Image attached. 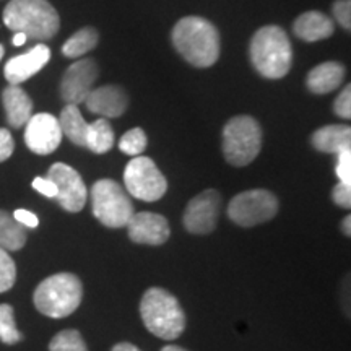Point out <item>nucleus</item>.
I'll return each mask as SVG.
<instances>
[{"label": "nucleus", "instance_id": "24", "mask_svg": "<svg viewBox=\"0 0 351 351\" xmlns=\"http://www.w3.org/2000/svg\"><path fill=\"white\" fill-rule=\"evenodd\" d=\"M99 41V34L95 28L86 26V28L78 29L75 34H72L62 46V54L70 59L85 56L86 52L95 49Z\"/></svg>", "mask_w": 351, "mask_h": 351}, {"label": "nucleus", "instance_id": "20", "mask_svg": "<svg viewBox=\"0 0 351 351\" xmlns=\"http://www.w3.org/2000/svg\"><path fill=\"white\" fill-rule=\"evenodd\" d=\"M313 147L322 153L339 155L340 152L351 148V129L348 125H326L313 134Z\"/></svg>", "mask_w": 351, "mask_h": 351}, {"label": "nucleus", "instance_id": "21", "mask_svg": "<svg viewBox=\"0 0 351 351\" xmlns=\"http://www.w3.org/2000/svg\"><path fill=\"white\" fill-rule=\"evenodd\" d=\"M59 125L62 129V135H65L70 142L78 145V147H85L88 122L83 119L78 106L67 104L60 112Z\"/></svg>", "mask_w": 351, "mask_h": 351}, {"label": "nucleus", "instance_id": "13", "mask_svg": "<svg viewBox=\"0 0 351 351\" xmlns=\"http://www.w3.org/2000/svg\"><path fill=\"white\" fill-rule=\"evenodd\" d=\"M98 73V65L93 59H83L70 65L60 82V96L65 103L75 106L85 103L88 95L93 90Z\"/></svg>", "mask_w": 351, "mask_h": 351}, {"label": "nucleus", "instance_id": "35", "mask_svg": "<svg viewBox=\"0 0 351 351\" xmlns=\"http://www.w3.org/2000/svg\"><path fill=\"white\" fill-rule=\"evenodd\" d=\"M13 218H15L16 221H19L20 225L25 228H36L39 225V219L36 215H34L33 212H28V210H23V208L15 210Z\"/></svg>", "mask_w": 351, "mask_h": 351}, {"label": "nucleus", "instance_id": "29", "mask_svg": "<svg viewBox=\"0 0 351 351\" xmlns=\"http://www.w3.org/2000/svg\"><path fill=\"white\" fill-rule=\"evenodd\" d=\"M333 16L339 21L341 28H345L346 32H350L351 28V2L350 0H337L333 3Z\"/></svg>", "mask_w": 351, "mask_h": 351}, {"label": "nucleus", "instance_id": "22", "mask_svg": "<svg viewBox=\"0 0 351 351\" xmlns=\"http://www.w3.org/2000/svg\"><path fill=\"white\" fill-rule=\"evenodd\" d=\"M26 244V228L13 215L0 210V247L5 251H20Z\"/></svg>", "mask_w": 351, "mask_h": 351}, {"label": "nucleus", "instance_id": "38", "mask_svg": "<svg viewBox=\"0 0 351 351\" xmlns=\"http://www.w3.org/2000/svg\"><path fill=\"white\" fill-rule=\"evenodd\" d=\"M341 230H343L345 236H351V218L346 217L341 223Z\"/></svg>", "mask_w": 351, "mask_h": 351}, {"label": "nucleus", "instance_id": "1", "mask_svg": "<svg viewBox=\"0 0 351 351\" xmlns=\"http://www.w3.org/2000/svg\"><path fill=\"white\" fill-rule=\"evenodd\" d=\"M176 51L194 67L207 69L219 57V34L215 25L202 16H186L173 28Z\"/></svg>", "mask_w": 351, "mask_h": 351}, {"label": "nucleus", "instance_id": "36", "mask_svg": "<svg viewBox=\"0 0 351 351\" xmlns=\"http://www.w3.org/2000/svg\"><path fill=\"white\" fill-rule=\"evenodd\" d=\"M111 351H142L140 348H137L135 345L127 343V341H122V343L114 345V348Z\"/></svg>", "mask_w": 351, "mask_h": 351}, {"label": "nucleus", "instance_id": "27", "mask_svg": "<svg viewBox=\"0 0 351 351\" xmlns=\"http://www.w3.org/2000/svg\"><path fill=\"white\" fill-rule=\"evenodd\" d=\"M147 134L140 127H135V129H130L127 134L122 135L119 148L125 155L140 156L145 152V148H147Z\"/></svg>", "mask_w": 351, "mask_h": 351}, {"label": "nucleus", "instance_id": "17", "mask_svg": "<svg viewBox=\"0 0 351 351\" xmlns=\"http://www.w3.org/2000/svg\"><path fill=\"white\" fill-rule=\"evenodd\" d=\"M3 108H5L7 122L13 129H21L33 116V101L21 90L20 85H10L2 93Z\"/></svg>", "mask_w": 351, "mask_h": 351}, {"label": "nucleus", "instance_id": "28", "mask_svg": "<svg viewBox=\"0 0 351 351\" xmlns=\"http://www.w3.org/2000/svg\"><path fill=\"white\" fill-rule=\"evenodd\" d=\"M16 280V265L5 249L0 247V293L12 289Z\"/></svg>", "mask_w": 351, "mask_h": 351}, {"label": "nucleus", "instance_id": "18", "mask_svg": "<svg viewBox=\"0 0 351 351\" xmlns=\"http://www.w3.org/2000/svg\"><path fill=\"white\" fill-rule=\"evenodd\" d=\"M293 29H295L296 36L301 38L302 41L314 43L330 38L335 32V26H333L332 19H328L326 13L313 10L298 16L295 25H293Z\"/></svg>", "mask_w": 351, "mask_h": 351}, {"label": "nucleus", "instance_id": "32", "mask_svg": "<svg viewBox=\"0 0 351 351\" xmlns=\"http://www.w3.org/2000/svg\"><path fill=\"white\" fill-rule=\"evenodd\" d=\"M332 199L341 208L351 207V184L339 182L332 191Z\"/></svg>", "mask_w": 351, "mask_h": 351}, {"label": "nucleus", "instance_id": "15", "mask_svg": "<svg viewBox=\"0 0 351 351\" xmlns=\"http://www.w3.org/2000/svg\"><path fill=\"white\" fill-rule=\"evenodd\" d=\"M51 49L46 44H38L33 49H29L26 54L12 57L5 64L3 73H5L7 82L10 85H20L32 78L41 70L44 65L49 62Z\"/></svg>", "mask_w": 351, "mask_h": 351}, {"label": "nucleus", "instance_id": "14", "mask_svg": "<svg viewBox=\"0 0 351 351\" xmlns=\"http://www.w3.org/2000/svg\"><path fill=\"white\" fill-rule=\"evenodd\" d=\"M125 226L129 238L137 244L161 245L171 236L168 219L152 212L134 213Z\"/></svg>", "mask_w": 351, "mask_h": 351}, {"label": "nucleus", "instance_id": "7", "mask_svg": "<svg viewBox=\"0 0 351 351\" xmlns=\"http://www.w3.org/2000/svg\"><path fill=\"white\" fill-rule=\"evenodd\" d=\"M91 207L95 218L108 228H124L135 213L129 195L112 179H99L93 184Z\"/></svg>", "mask_w": 351, "mask_h": 351}, {"label": "nucleus", "instance_id": "30", "mask_svg": "<svg viewBox=\"0 0 351 351\" xmlns=\"http://www.w3.org/2000/svg\"><path fill=\"white\" fill-rule=\"evenodd\" d=\"M339 160H337V176H339L340 182L351 184V148L340 152Z\"/></svg>", "mask_w": 351, "mask_h": 351}, {"label": "nucleus", "instance_id": "6", "mask_svg": "<svg viewBox=\"0 0 351 351\" xmlns=\"http://www.w3.org/2000/svg\"><path fill=\"white\" fill-rule=\"evenodd\" d=\"M262 148V129L251 116H236L223 129V155L232 166H247Z\"/></svg>", "mask_w": 351, "mask_h": 351}, {"label": "nucleus", "instance_id": "16", "mask_svg": "<svg viewBox=\"0 0 351 351\" xmlns=\"http://www.w3.org/2000/svg\"><path fill=\"white\" fill-rule=\"evenodd\" d=\"M88 111L103 116L104 119H116L125 112L129 106V98L124 88L117 85H104L93 88L85 99Z\"/></svg>", "mask_w": 351, "mask_h": 351}, {"label": "nucleus", "instance_id": "19", "mask_svg": "<svg viewBox=\"0 0 351 351\" xmlns=\"http://www.w3.org/2000/svg\"><path fill=\"white\" fill-rule=\"evenodd\" d=\"M345 78V67L340 62H324L314 67L307 75V88L315 95H327L335 91Z\"/></svg>", "mask_w": 351, "mask_h": 351}, {"label": "nucleus", "instance_id": "34", "mask_svg": "<svg viewBox=\"0 0 351 351\" xmlns=\"http://www.w3.org/2000/svg\"><path fill=\"white\" fill-rule=\"evenodd\" d=\"M33 189H36L39 194L49 197V199H56L57 195V189L54 186V182L47 178H34L33 181Z\"/></svg>", "mask_w": 351, "mask_h": 351}, {"label": "nucleus", "instance_id": "9", "mask_svg": "<svg viewBox=\"0 0 351 351\" xmlns=\"http://www.w3.org/2000/svg\"><path fill=\"white\" fill-rule=\"evenodd\" d=\"M124 184L132 197L143 202L160 200L168 191L163 173L148 156H135L129 161L124 171Z\"/></svg>", "mask_w": 351, "mask_h": 351}, {"label": "nucleus", "instance_id": "3", "mask_svg": "<svg viewBox=\"0 0 351 351\" xmlns=\"http://www.w3.org/2000/svg\"><path fill=\"white\" fill-rule=\"evenodd\" d=\"M3 23L26 38L51 39L60 28L59 13L47 0H10L3 10Z\"/></svg>", "mask_w": 351, "mask_h": 351}, {"label": "nucleus", "instance_id": "31", "mask_svg": "<svg viewBox=\"0 0 351 351\" xmlns=\"http://www.w3.org/2000/svg\"><path fill=\"white\" fill-rule=\"evenodd\" d=\"M333 111L341 119H350L351 117V88L350 85L345 86V90L337 96L335 104H333Z\"/></svg>", "mask_w": 351, "mask_h": 351}, {"label": "nucleus", "instance_id": "40", "mask_svg": "<svg viewBox=\"0 0 351 351\" xmlns=\"http://www.w3.org/2000/svg\"><path fill=\"white\" fill-rule=\"evenodd\" d=\"M3 52H5V49H3V46H2V44H0V60H2V57H3Z\"/></svg>", "mask_w": 351, "mask_h": 351}, {"label": "nucleus", "instance_id": "12", "mask_svg": "<svg viewBox=\"0 0 351 351\" xmlns=\"http://www.w3.org/2000/svg\"><path fill=\"white\" fill-rule=\"evenodd\" d=\"M62 142L59 119L49 112H39L29 117L25 125V143L36 155H51Z\"/></svg>", "mask_w": 351, "mask_h": 351}, {"label": "nucleus", "instance_id": "10", "mask_svg": "<svg viewBox=\"0 0 351 351\" xmlns=\"http://www.w3.org/2000/svg\"><path fill=\"white\" fill-rule=\"evenodd\" d=\"M47 179L54 182L57 189L56 199L60 207L70 213H78L85 207L88 192L82 176L72 166L64 163L52 165L47 171Z\"/></svg>", "mask_w": 351, "mask_h": 351}, {"label": "nucleus", "instance_id": "25", "mask_svg": "<svg viewBox=\"0 0 351 351\" xmlns=\"http://www.w3.org/2000/svg\"><path fill=\"white\" fill-rule=\"evenodd\" d=\"M23 340V335L19 332L10 304H0V341L5 345H15Z\"/></svg>", "mask_w": 351, "mask_h": 351}, {"label": "nucleus", "instance_id": "26", "mask_svg": "<svg viewBox=\"0 0 351 351\" xmlns=\"http://www.w3.org/2000/svg\"><path fill=\"white\" fill-rule=\"evenodd\" d=\"M49 351H88L82 333L73 328L59 332L49 343Z\"/></svg>", "mask_w": 351, "mask_h": 351}, {"label": "nucleus", "instance_id": "11", "mask_svg": "<svg viewBox=\"0 0 351 351\" xmlns=\"http://www.w3.org/2000/svg\"><path fill=\"white\" fill-rule=\"evenodd\" d=\"M221 197L217 191L208 189L195 195L184 212V228L192 234H210L217 228Z\"/></svg>", "mask_w": 351, "mask_h": 351}, {"label": "nucleus", "instance_id": "4", "mask_svg": "<svg viewBox=\"0 0 351 351\" xmlns=\"http://www.w3.org/2000/svg\"><path fill=\"white\" fill-rule=\"evenodd\" d=\"M140 315L147 330L163 340L181 337L186 328V314L181 304L163 288H150L140 302Z\"/></svg>", "mask_w": 351, "mask_h": 351}, {"label": "nucleus", "instance_id": "8", "mask_svg": "<svg viewBox=\"0 0 351 351\" xmlns=\"http://www.w3.org/2000/svg\"><path fill=\"white\" fill-rule=\"evenodd\" d=\"M278 213V200L270 191L254 189L241 192L228 205V217L236 225L251 228L270 221Z\"/></svg>", "mask_w": 351, "mask_h": 351}, {"label": "nucleus", "instance_id": "5", "mask_svg": "<svg viewBox=\"0 0 351 351\" xmlns=\"http://www.w3.org/2000/svg\"><path fill=\"white\" fill-rule=\"evenodd\" d=\"M83 285L77 275L56 274L38 285L33 295L39 313L52 319H62L73 314L82 304Z\"/></svg>", "mask_w": 351, "mask_h": 351}, {"label": "nucleus", "instance_id": "33", "mask_svg": "<svg viewBox=\"0 0 351 351\" xmlns=\"http://www.w3.org/2000/svg\"><path fill=\"white\" fill-rule=\"evenodd\" d=\"M13 150H15V142H13L10 130L0 129V163L7 161Z\"/></svg>", "mask_w": 351, "mask_h": 351}, {"label": "nucleus", "instance_id": "23", "mask_svg": "<svg viewBox=\"0 0 351 351\" xmlns=\"http://www.w3.org/2000/svg\"><path fill=\"white\" fill-rule=\"evenodd\" d=\"M112 145H114V130L111 124L108 122V119L99 117V119H96L93 122V124H88L86 143H85L86 148H90L93 153H98V155H103V153H108L111 150Z\"/></svg>", "mask_w": 351, "mask_h": 351}, {"label": "nucleus", "instance_id": "37", "mask_svg": "<svg viewBox=\"0 0 351 351\" xmlns=\"http://www.w3.org/2000/svg\"><path fill=\"white\" fill-rule=\"evenodd\" d=\"M26 34L23 33H15V36H13V46H23V44L26 43Z\"/></svg>", "mask_w": 351, "mask_h": 351}, {"label": "nucleus", "instance_id": "39", "mask_svg": "<svg viewBox=\"0 0 351 351\" xmlns=\"http://www.w3.org/2000/svg\"><path fill=\"white\" fill-rule=\"evenodd\" d=\"M161 351H187V350H184V348H181V346H176V345H168V346H165Z\"/></svg>", "mask_w": 351, "mask_h": 351}, {"label": "nucleus", "instance_id": "2", "mask_svg": "<svg viewBox=\"0 0 351 351\" xmlns=\"http://www.w3.org/2000/svg\"><path fill=\"white\" fill-rule=\"evenodd\" d=\"M251 60L262 77L278 80L291 69L293 49L288 34L276 25H267L251 39Z\"/></svg>", "mask_w": 351, "mask_h": 351}]
</instances>
